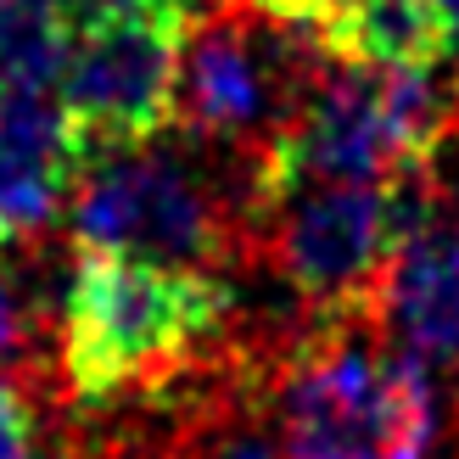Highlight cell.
<instances>
[{
    "label": "cell",
    "instance_id": "cell-1",
    "mask_svg": "<svg viewBox=\"0 0 459 459\" xmlns=\"http://www.w3.org/2000/svg\"><path fill=\"white\" fill-rule=\"evenodd\" d=\"M224 325V286L129 252H79L62 297V381L84 409L163 393Z\"/></svg>",
    "mask_w": 459,
    "mask_h": 459
},
{
    "label": "cell",
    "instance_id": "cell-2",
    "mask_svg": "<svg viewBox=\"0 0 459 459\" xmlns=\"http://www.w3.org/2000/svg\"><path fill=\"white\" fill-rule=\"evenodd\" d=\"M454 118L459 96L437 84V67H376L331 56L303 112L252 163L247 213L297 186L415 174L437 157Z\"/></svg>",
    "mask_w": 459,
    "mask_h": 459
},
{
    "label": "cell",
    "instance_id": "cell-3",
    "mask_svg": "<svg viewBox=\"0 0 459 459\" xmlns=\"http://www.w3.org/2000/svg\"><path fill=\"white\" fill-rule=\"evenodd\" d=\"M348 319L308 336L281 381L274 420L286 459H431L443 443V398L431 370L398 342L381 348L359 336Z\"/></svg>",
    "mask_w": 459,
    "mask_h": 459
},
{
    "label": "cell",
    "instance_id": "cell-4",
    "mask_svg": "<svg viewBox=\"0 0 459 459\" xmlns=\"http://www.w3.org/2000/svg\"><path fill=\"white\" fill-rule=\"evenodd\" d=\"M252 219L264 224L274 274L314 314L348 319L364 303H376L398 241L437 219V186H431V163L398 179L297 186L264 202Z\"/></svg>",
    "mask_w": 459,
    "mask_h": 459
},
{
    "label": "cell",
    "instance_id": "cell-5",
    "mask_svg": "<svg viewBox=\"0 0 459 459\" xmlns=\"http://www.w3.org/2000/svg\"><path fill=\"white\" fill-rule=\"evenodd\" d=\"M331 51L308 29L264 12L258 0H224L191 34L179 118L196 141L269 152L281 129L303 112Z\"/></svg>",
    "mask_w": 459,
    "mask_h": 459
},
{
    "label": "cell",
    "instance_id": "cell-6",
    "mask_svg": "<svg viewBox=\"0 0 459 459\" xmlns=\"http://www.w3.org/2000/svg\"><path fill=\"white\" fill-rule=\"evenodd\" d=\"M186 22L146 6H101L74 17L62 67V107L90 157L152 146L179 118Z\"/></svg>",
    "mask_w": 459,
    "mask_h": 459
},
{
    "label": "cell",
    "instance_id": "cell-7",
    "mask_svg": "<svg viewBox=\"0 0 459 459\" xmlns=\"http://www.w3.org/2000/svg\"><path fill=\"white\" fill-rule=\"evenodd\" d=\"M79 252H129L179 269H213L230 247V219L213 186L186 157L157 146L96 152L74 186Z\"/></svg>",
    "mask_w": 459,
    "mask_h": 459
},
{
    "label": "cell",
    "instance_id": "cell-8",
    "mask_svg": "<svg viewBox=\"0 0 459 459\" xmlns=\"http://www.w3.org/2000/svg\"><path fill=\"white\" fill-rule=\"evenodd\" d=\"M90 163L84 134L51 90L0 96V252L34 241Z\"/></svg>",
    "mask_w": 459,
    "mask_h": 459
},
{
    "label": "cell",
    "instance_id": "cell-9",
    "mask_svg": "<svg viewBox=\"0 0 459 459\" xmlns=\"http://www.w3.org/2000/svg\"><path fill=\"white\" fill-rule=\"evenodd\" d=\"M381 325L426 370L459 376V236L431 219L403 236L376 291Z\"/></svg>",
    "mask_w": 459,
    "mask_h": 459
},
{
    "label": "cell",
    "instance_id": "cell-10",
    "mask_svg": "<svg viewBox=\"0 0 459 459\" xmlns=\"http://www.w3.org/2000/svg\"><path fill=\"white\" fill-rule=\"evenodd\" d=\"M325 51L376 67H448L443 22L431 0H364L353 17L331 29Z\"/></svg>",
    "mask_w": 459,
    "mask_h": 459
},
{
    "label": "cell",
    "instance_id": "cell-11",
    "mask_svg": "<svg viewBox=\"0 0 459 459\" xmlns=\"http://www.w3.org/2000/svg\"><path fill=\"white\" fill-rule=\"evenodd\" d=\"M34 403L22 398V386L0 381V459H39L34 454Z\"/></svg>",
    "mask_w": 459,
    "mask_h": 459
},
{
    "label": "cell",
    "instance_id": "cell-12",
    "mask_svg": "<svg viewBox=\"0 0 459 459\" xmlns=\"http://www.w3.org/2000/svg\"><path fill=\"white\" fill-rule=\"evenodd\" d=\"M431 186H437V219L459 236V118L443 134L437 157H431Z\"/></svg>",
    "mask_w": 459,
    "mask_h": 459
},
{
    "label": "cell",
    "instance_id": "cell-13",
    "mask_svg": "<svg viewBox=\"0 0 459 459\" xmlns=\"http://www.w3.org/2000/svg\"><path fill=\"white\" fill-rule=\"evenodd\" d=\"M101 6H146V12H163V17H179V22H202L208 12H219L224 0H67L74 17L101 12Z\"/></svg>",
    "mask_w": 459,
    "mask_h": 459
},
{
    "label": "cell",
    "instance_id": "cell-14",
    "mask_svg": "<svg viewBox=\"0 0 459 459\" xmlns=\"http://www.w3.org/2000/svg\"><path fill=\"white\" fill-rule=\"evenodd\" d=\"M22 342H29V331H22V303L6 286V274H0V359H17Z\"/></svg>",
    "mask_w": 459,
    "mask_h": 459
},
{
    "label": "cell",
    "instance_id": "cell-15",
    "mask_svg": "<svg viewBox=\"0 0 459 459\" xmlns=\"http://www.w3.org/2000/svg\"><path fill=\"white\" fill-rule=\"evenodd\" d=\"M431 12L443 22V51H448V67L459 74V0H431Z\"/></svg>",
    "mask_w": 459,
    "mask_h": 459
},
{
    "label": "cell",
    "instance_id": "cell-16",
    "mask_svg": "<svg viewBox=\"0 0 459 459\" xmlns=\"http://www.w3.org/2000/svg\"><path fill=\"white\" fill-rule=\"evenodd\" d=\"M22 6H39V0H0V17H6V12H22Z\"/></svg>",
    "mask_w": 459,
    "mask_h": 459
}]
</instances>
